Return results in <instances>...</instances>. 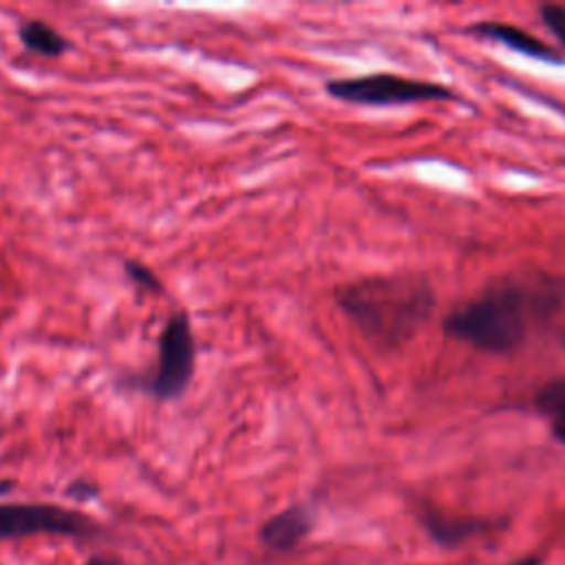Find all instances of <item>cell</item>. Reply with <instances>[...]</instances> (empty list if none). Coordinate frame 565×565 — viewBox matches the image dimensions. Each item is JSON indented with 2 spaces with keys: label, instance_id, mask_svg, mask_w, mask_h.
I'll use <instances>...</instances> for the list:
<instances>
[{
  "label": "cell",
  "instance_id": "1",
  "mask_svg": "<svg viewBox=\"0 0 565 565\" xmlns=\"http://www.w3.org/2000/svg\"><path fill=\"white\" fill-rule=\"evenodd\" d=\"M561 282L501 280L455 307L444 331L486 353H510L527 335L532 316H545L561 302Z\"/></svg>",
  "mask_w": 565,
  "mask_h": 565
},
{
  "label": "cell",
  "instance_id": "2",
  "mask_svg": "<svg viewBox=\"0 0 565 565\" xmlns=\"http://www.w3.org/2000/svg\"><path fill=\"white\" fill-rule=\"evenodd\" d=\"M335 305L377 349L406 344L435 309L433 287L417 274L366 276L340 285Z\"/></svg>",
  "mask_w": 565,
  "mask_h": 565
},
{
  "label": "cell",
  "instance_id": "3",
  "mask_svg": "<svg viewBox=\"0 0 565 565\" xmlns=\"http://www.w3.org/2000/svg\"><path fill=\"white\" fill-rule=\"evenodd\" d=\"M324 90L340 102L362 106H395L417 102L457 99L450 86L428 79L404 77L395 73H369L358 77H338L324 84Z\"/></svg>",
  "mask_w": 565,
  "mask_h": 565
},
{
  "label": "cell",
  "instance_id": "4",
  "mask_svg": "<svg viewBox=\"0 0 565 565\" xmlns=\"http://www.w3.org/2000/svg\"><path fill=\"white\" fill-rule=\"evenodd\" d=\"M157 353L154 373L141 382V391L159 402L179 399L192 382L196 360L192 322L185 311H177L166 320Z\"/></svg>",
  "mask_w": 565,
  "mask_h": 565
},
{
  "label": "cell",
  "instance_id": "5",
  "mask_svg": "<svg viewBox=\"0 0 565 565\" xmlns=\"http://www.w3.org/2000/svg\"><path fill=\"white\" fill-rule=\"evenodd\" d=\"M93 532V519L71 508L51 503H0V541L33 534L88 536Z\"/></svg>",
  "mask_w": 565,
  "mask_h": 565
},
{
  "label": "cell",
  "instance_id": "6",
  "mask_svg": "<svg viewBox=\"0 0 565 565\" xmlns=\"http://www.w3.org/2000/svg\"><path fill=\"white\" fill-rule=\"evenodd\" d=\"M470 33H475L477 38L497 42L510 51H516L521 55H527L532 60H541V62H552V64H563L565 57L558 55L556 49H552L547 42L539 40L536 35L514 26V24H505V22H477L468 29Z\"/></svg>",
  "mask_w": 565,
  "mask_h": 565
},
{
  "label": "cell",
  "instance_id": "7",
  "mask_svg": "<svg viewBox=\"0 0 565 565\" xmlns=\"http://www.w3.org/2000/svg\"><path fill=\"white\" fill-rule=\"evenodd\" d=\"M311 530V514L305 505H289L280 510L278 514L269 516L258 536L263 545L276 552H289L294 550Z\"/></svg>",
  "mask_w": 565,
  "mask_h": 565
},
{
  "label": "cell",
  "instance_id": "8",
  "mask_svg": "<svg viewBox=\"0 0 565 565\" xmlns=\"http://www.w3.org/2000/svg\"><path fill=\"white\" fill-rule=\"evenodd\" d=\"M18 40L29 53L42 57H60L71 46L60 31H55L49 22L38 18H26L18 24Z\"/></svg>",
  "mask_w": 565,
  "mask_h": 565
},
{
  "label": "cell",
  "instance_id": "9",
  "mask_svg": "<svg viewBox=\"0 0 565 565\" xmlns=\"http://www.w3.org/2000/svg\"><path fill=\"white\" fill-rule=\"evenodd\" d=\"M534 408L547 419L552 435L565 444V377L543 384L534 397Z\"/></svg>",
  "mask_w": 565,
  "mask_h": 565
},
{
  "label": "cell",
  "instance_id": "10",
  "mask_svg": "<svg viewBox=\"0 0 565 565\" xmlns=\"http://www.w3.org/2000/svg\"><path fill=\"white\" fill-rule=\"evenodd\" d=\"M424 523H426L428 532L441 543H457V541H461L468 534L479 530V523L461 521V519L459 521L457 519H446V516H439V514H426Z\"/></svg>",
  "mask_w": 565,
  "mask_h": 565
},
{
  "label": "cell",
  "instance_id": "11",
  "mask_svg": "<svg viewBox=\"0 0 565 565\" xmlns=\"http://www.w3.org/2000/svg\"><path fill=\"white\" fill-rule=\"evenodd\" d=\"M124 271H126L128 280L135 282L137 287L146 289L150 294H161L163 291V285H161L159 276L150 267H146V265H141L137 260H126L124 263Z\"/></svg>",
  "mask_w": 565,
  "mask_h": 565
},
{
  "label": "cell",
  "instance_id": "12",
  "mask_svg": "<svg viewBox=\"0 0 565 565\" xmlns=\"http://www.w3.org/2000/svg\"><path fill=\"white\" fill-rule=\"evenodd\" d=\"M543 24L561 40L565 42V7L563 4H543L541 9Z\"/></svg>",
  "mask_w": 565,
  "mask_h": 565
},
{
  "label": "cell",
  "instance_id": "13",
  "mask_svg": "<svg viewBox=\"0 0 565 565\" xmlns=\"http://www.w3.org/2000/svg\"><path fill=\"white\" fill-rule=\"evenodd\" d=\"M86 565H121V563L117 558H110V556H95Z\"/></svg>",
  "mask_w": 565,
  "mask_h": 565
},
{
  "label": "cell",
  "instance_id": "14",
  "mask_svg": "<svg viewBox=\"0 0 565 565\" xmlns=\"http://www.w3.org/2000/svg\"><path fill=\"white\" fill-rule=\"evenodd\" d=\"M516 565H541V561H539V558H534V556H527V558L519 561Z\"/></svg>",
  "mask_w": 565,
  "mask_h": 565
},
{
  "label": "cell",
  "instance_id": "15",
  "mask_svg": "<svg viewBox=\"0 0 565 565\" xmlns=\"http://www.w3.org/2000/svg\"><path fill=\"white\" fill-rule=\"evenodd\" d=\"M9 488H11L9 481H2V483H0V492H4V490H9Z\"/></svg>",
  "mask_w": 565,
  "mask_h": 565
}]
</instances>
